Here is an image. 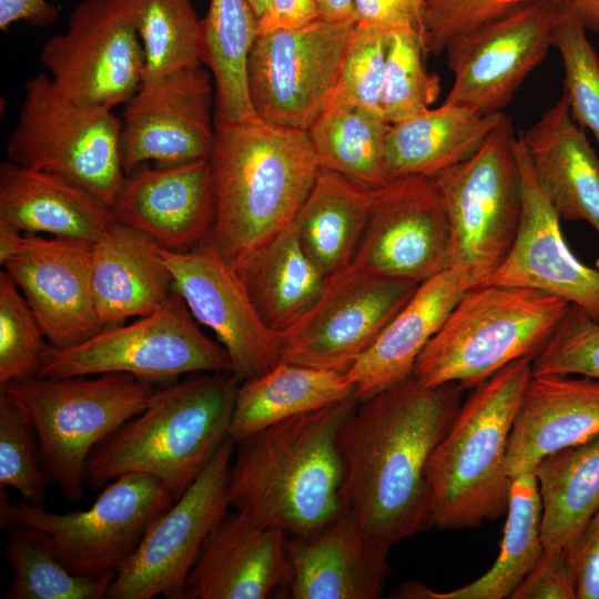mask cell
<instances>
[{
	"label": "cell",
	"mask_w": 599,
	"mask_h": 599,
	"mask_svg": "<svg viewBox=\"0 0 599 599\" xmlns=\"http://www.w3.org/2000/svg\"><path fill=\"white\" fill-rule=\"evenodd\" d=\"M318 19L316 0H270L266 11L258 18V33L297 29Z\"/></svg>",
	"instance_id": "obj_50"
},
{
	"label": "cell",
	"mask_w": 599,
	"mask_h": 599,
	"mask_svg": "<svg viewBox=\"0 0 599 599\" xmlns=\"http://www.w3.org/2000/svg\"><path fill=\"white\" fill-rule=\"evenodd\" d=\"M139 34L144 79L202 64L200 21L191 0H121Z\"/></svg>",
	"instance_id": "obj_39"
},
{
	"label": "cell",
	"mask_w": 599,
	"mask_h": 599,
	"mask_svg": "<svg viewBox=\"0 0 599 599\" xmlns=\"http://www.w3.org/2000/svg\"><path fill=\"white\" fill-rule=\"evenodd\" d=\"M316 2L321 19L331 22H355L354 0H316Z\"/></svg>",
	"instance_id": "obj_54"
},
{
	"label": "cell",
	"mask_w": 599,
	"mask_h": 599,
	"mask_svg": "<svg viewBox=\"0 0 599 599\" xmlns=\"http://www.w3.org/2000/svg\"><path fill=\"white\" fill-rule=\"evenodd\" d=\"M349 267L418 284L451 267L449 221L433 177H397L376 190Z\"/></svg>",
	"instance_id": "obj_17"
},
{
	"label": "cell",
	"mask_w": 599,
	"mask_h": 599,
	"mask_svg": "<svg viewBox=\"0 0 599 599\" xmlns=\"http://www.w3.org/2000/svg\"><path fill=\"white\" fill-rule=\"evenodd\" d=\"M353 396L344 373L281 361L264 375L241 383L229 437L236 444L280 420Z\"/></svg>",
	"instance_id": "obj_34"
},
{
	"label": "cell",
	"mask_w": 599,
	"mask_h": 599,
	"mask_svg": "<svg viewBox=\"0 0 599 599\" xmlns=\"http://www.w3.org/2000/svg\"><path fill=\"white\" fill-rule=\"evenodd\" d=\"M160 250L174 291L193 317L213 331L242 382L281 362V335L264 324L237 271L207 238L184 252Z\"/></svg>",
	"instance_id": "obj_19"
},
{
	"label": "cell",
	"mask_w": 599,
	"mask_h": 599,
	"mask_svg": "<svg viewBox=\"0 0 599 599\" xmlns=\"http://www.w3.org/2000/svg\"><path fill=\"white\" fill-rule=\"evenodd\" d=\"M49 481L30 423L0 392V487H11L22 500L40 504Z\"/></svg>",
	"instance_id": "obj_43"
},
{
	"label": "cell",
	"mask_w": 599,
	"mask_h": 599,
	"mask_svg": "<svg viewBox=\"0 0 599 599\" xmlns=\"http://www.w3.org/2000/svg\"><path fill=\"white\" fill-rule=\"evenodd\" d=\"M392 546L368 535L352 510L287 541L292 599H377L388 578Z\"/></svg>",
	"instance_id": "obj_23"
},
{
	"label": "cell",
	"mask_w": 599,
	"mask_h": 599,
	"mask_svg": "<svg viewBox=\"0 0 599 599\" xmlns=\"http://www.w3.org/2000/svg\"><path fill=\"white\" fill-rule=\"evenodd\" d=\"M112 212L118 222L161 247L193 248L209 237L215 217L209 158L169 166L139 165L125 175Z\"/></svg>",
	"instance_id": "obj_22"
},
{
	"label": "cell",
	"mask_w": 599,
	"mask_h": 599,
	"mask_svg": "<svg viewBox=\"0 0 599 599\" xmlns=\"http://www.w3.org/2000/svg\"><path fill=\"white\" fill-rule=\"evenodd\" d=\"M354 396L280 420L236 443L229 500L251 520L304 536L346 506L337 434Z\"/></svg>",
	"instance_id": "obj_2"
},
{
	"label": "cell",
	"mask_w": 599,
	"mask_h": 599,
	"mask_svg": "<svg viewBox=\"0 0 599 599\" xmlns=\"http://www.w3.org/2000/svg\"><path fill=\"white\" fill-rule=\"evenodd\" d=\"M509 599H577L566 550L544 548Z\"/></svg>",
	"instance_id": "obj_47"
},
{
	"label": "cell",
	"mask_w": 599,
	"mask_h": 599,
	"mask_svg": "<svg viewBox=\"0 0 599 599\" xmlns=\"http://www.w3.org/2000/svg\"><path fill=\"white\" fill-rule=\"evenodd\" d=\"M535 179L560 219L599 234V158L562 94L519 134Z\"/></svg>",
	"instance_id": "obj_27"
},
{
	"label": "cell",
	"mask_w": 599,
	"mask_h": 599,
	"mask_svg": "<svg viewBox=\"0 0 599 599\" xmlns=\"http://www.w3.org/2000/svg\"><path fill=\"white\" fill-rule=\"evenodd\" d=\"M465 390L458 383L425 387L409 376L358 402L342 424L346 506L375 539L393 546L434 527L426 465Z\"/></svg>",
	"instance_id": "obj_1"
},
{
	"label": "cell",
	"mask_w": 599,
	"mask_h": 599,
	"mask_svg": "<svg viewBox=\"0 0 599 599\" xmlns=\"http://www.w3.org/2000/svg\"><path fill=\"white\" fill-rule=\"evenodd\" d=\"M418 286L351 267L327 277L314 306L281 334V361L347 372Z\"/></svg>",
	"instance_id": "obj_15"
},
{
	"label": "cell",
	"mask_w": 599,
	"mask_h": 599,
	"mask_svg": "<svg viewBox=\"0 0 599 599\" xmlns=\"http://www.w3.org/2000/svg\"><path fill=\"white\" fill-rule=\"evenodd\" d=\"M174 291L156 311L124 326H109L64 348L48 345L38 377L124 373L146 382L189 373L233 372L225 348L206 336Z\"/></svg>",
	"instance_id": "obj_9"
},
{
	"label": "cell",
	"mask_w": 599,
	"mask_h": 599,
	"mask_svg": "<svg viewBox=\"0 0 599 599\" xmlns=\"http://www.w3.org/2000/svg\"><path fill=\"white\" fill-rule=\"evenodd\" d=\"M24 241L22 231L16 225L0 220V263L3 266L21 250Z\"/></svg>",
	"instance_id": "obj_52"
},
{
	"label": "cell",
	"mask_w": 599,
	"mask_h": 599,
	"mask_svg": "<svg viewBox=\"0 0 599 599\" xmlns=\"http://www.w3.org/2000/svg\"><path fill=\"white\" fill-rule=\"evenodd\" d=\"M423 35L410 29L389 31L380 111L396 123L432 106L440 94L439 77L425 65Z\"/></svg>",
	"instance_id": "obj_40"
},
{
	"label": "cell",
	"mask_w": 599,
	"mask_h": 599,
	"mask_svg": "<svg viewBox=\"0 0 599 599\" xmlns=\"http://www.w3.org/2000/svg\"><path fill=\"white\" fill-rule=\"evenodd\" d=\"M6 552L13 580L4 599H101L106 598L115 573L91 577L72 571L58 557L49 537L34 528H7Z\"/></svg>",
	"instance_id": "obj_38"
},
{
	"label": "cell",
	"mask_w": 599,
	"mask_h": 599,
	"mask_svg": "<svg viewBox=\"0 0 599 599\" xmlns=\"http://www.w3.org/2000/svg\"><path fill=\"white\" fill-rule=\"evenodd\" d=\"M389 128L390 124L380 114L331 104L306 132L321 170L380 187L390 181L386 170Z\"/></svg>",
	"instance_id": "obj_37"
},
{
	"label": "cell",
	"mask_w": 599,
	"mask_h": 599,
	"mask_svg": "<svg viewBox=\"0 0 599 599\" xmlns=\"http://www.w3.org/2000/svg\"><path fill=\"white\" fill-rule=\"evenodd\" d=\"M155 390L153 383L124 373L37 376L0 387L30 423L50 481L71 501L83 495L94 448L141 413Z\"/></svg>",
	"instance_id": "obj_7"
},
{
	"label": "cell",
	"mask_w": 599,
	"mask_h": 599,
	"mask_svg": "<svg viewBox=\"0 0 599 599\" xmlns=\"http://www.w3.org/2000/svg\"><path fill=\"white\" fill-rule=\"evenodd\" d=\"M444 102L390 124L386 139L389 180L436 174L473 156L504 118Z\"/></svg>",
	"instance_id": "obj_30"
},
{
	"label": "cell",
	"mask_w": 599,
	"mask_h": 599,
	"mask_svg": "<svg viewBox=\"0 0 599 599\" xmlns=\"http://www.w3.org/2000/svg\"><path fill=\"white\" fill-rule=\"evenodd\" d=\"M597 268H599V265L597 266Z\"/></svg>",
	"instance_id": "obj_56"
},
{
	"label": "cell",
	"mask_w": 599,
	"mask_h": 599,
	"mask_svg": "<svg viewBox=\"0 0 599 599\" xmlns=\"http://www.w3.org/2000/svg\"><path fill=\"white\" fill-rule=\"evenodd\" d=\"M531 365L532 375H579L599 379V317L569 304Z\"/></svg>",
	"instance_id": "obj_45"
},
{
	"label": "cell",
	"mask_w": 599,
	"mask_h": 599,
	"mask_svg": "<svg viewBox=\"0 0 599 599\" xmlns=\"http://www.w3.org/2000/svg\"><path fill=\"white\" fill-rule=\"evenodd\" d=\"M515 150L522 192L518 231L504 261L479 285L544 292L599 317V268L579 261L566 243L560 216L535 179L520 135Z\"/></svg>",
	"instance_id": "obj_20"
},
{
	"label": "cell",
	"mask_w": 599,
	"mask_h": 599,
	"mask_svg": "<svg viewBox=\"0 0 599 599\" xmlns=\"http://www.w3.org/2000/svg\"><path fill=\"white\" fill-rule=\"evenodd\" d=\"M355 26L318 19L258 33L246 65L257 118L306 131L331 100Z\"/></svg>",
	"instance_id": "obj_12"
},
{
	"label": "cell",
	"mask_w": 599,
	"mask_h": 599,
	"mask_svg": "<svg viewBox=\"0 0 599 599\" xmlns=\"http://www.w3.org/2000/svg\"><path fill=\"white\" fill-rule=\"evenodd\" d=\"M536 1L542 0H425L423 38L426 51L439 54L457 39Z\"/></svg>",
	"instance_id": "obj_46"
},
{
	"label": "cell",
	"mask_w": 599,
	"mask_h": 599,
	"mask_svg": "<svg viewBox=\"0 0 599 599\" xmlns=\"http://www.w3.org/2000/svg\"><path fill=\"white\" fill-rule=\"evenodd\" d=\"M532 359H517L470 389L426 465L434 527L469 529L506 514V454Z\"/></svg>",
	"instance_id": "obj_5"
},
{
	"label": "cell",
	"mask_w": 599,
	"mask_h": 599,
	"mask_svg": "<svg viewBox=\"0 0 599 599\" xmlns=\"http://www.w3.org/2000/svg\"><path fill=\"white\" fill-rule=\"evenodd\" d=\"M425 0H354L356 24L424 34Z\"/></svg>",
	"instance_id": "obj_48"
},
{
	"label": "cell",
	"mask_w": 599,
	"mask_h": 599,
	"mask_svg": "<svg viewBox=\"0 0 599 599\" xmlns=\"http://www.w3.org/2000/svg\"><path fill=\"white\" fill-rule=\"evenodd\" d=\"M174 501L158 478L138 473L111 480L88 509L64 514L24 500L12 504L0 487V522L6 529L22 525L44 532L68 568L100 577L118 572Z\"/></svg>",
	"instance_id": "obj_10"
},
{
	"label": "cell",
	"mask_w": 599,
	"mask_h": 599,
	"mask_svg": "<svg viewBox=\"0 0 599 599\" xmlns=\"http://www.w3.org/2000/svg\"><path fill=\"white\" fill-rule=\"evenodd\" d=\"M250 2L258 19L266 11L270 0H250Z\"/></svg>",
	"instance_id": "obj_55"
},
{
	"label": "cell",
	"mask_w": 599,
	"mask_h": 599,
	"mask_svg": "<svg viewBox=\"0 0 599 599\" xmlns=\"http://www.w3.org/2000/svg\"><path fill=\"white\" fill-rule=\"evenodd\" d=\"M40 61L70 99L112 110L124 104L144 79V53L121 0H83L65 32L43 44Z\"/></svg>",
	"instance_id": "obj_14"
},
{
	"label": "cell",
	"mask_w": 599,
	"mask_h": 599,
	"mask_svg": "<svg viewBox=\"0 0 599 599\" xmlns=\"http://www.w3.org/2000/svg\"><path fill=\"white\" fill-rule=\"evenodd\" d=\"M577 599H599V510L566 549Z\"/></svg>",
	"instance_id": "obj_49"
},
{
	"label": "cell",
	"mask_w": 599,
	"mask_h": 599,
	"mask_svg": "<svg viewBox=\"0 0 599 599\" xmlns=\"http://www.w3.org/2000/svg\"><path fill=\"white\" fill-rule=\"evenodd\" d=\"M581 24L599 34V0H559Z\"/></svg>",
	"instance_id": "obj_53"
},
{
	"label": "cell",
	"mask_w": 599,
	"mask_h": 599,
	"mask_svg": "<svg viewBox=\"0 0 599 599\" xmlns=\"http://www.w3.org/2000/svg\"><path fill=\"white\" fill-rule=\"evenodd\" d=\"M586 28L561 3L552 47L562 61L564 95L573 120L590 130L599 143V55Z\"/></svg>",
	"instance_id": "obj_41"
},
{
	"label": "cell",
	"mask_w": 599,
	"mask_h": 599,
	"mask_svg": "<svg viewBox=\"0 0 599 599\" xmlns=\"http://www.w3.org/2000/svg\"><path fill=\"white\" fill-rule=\"evenodd\" d=\"M377 189L335 172L319 171L293 225L305 254L324 276L352 264Z\"/></svg>",
	"instance_id": "obj_31"
},
{
	"label": "cell",
	"mask_w": 599,
	"mask_h": 599,
	"mask_svg": "<svg viewBox=\"0 0 599 599\" xmlns=\"http://www.w3.org/2000/svg\"><path fill=\"white\" fill-rule=\"evenodd\" d=\"M241 383L233 372H207L156 389L141 413L94 448L85 479L101 486L145 474L179 499L227 439Z\"/></svg>",
	"instance_id": "obj_4"
},
{
	"label": "cell",
	"mask_w": 599,
	"mask_h": 599,
	"mask_svg": "<svg viewBox=\"0 0 599 599\" xmlns=\"http://www.w3.org/2000/svg\"><path fill=\"white\" fill-rule=\"evenodd\" d=\"M507 519L498 556L480 577L449 591H435L423 582L400 583L395 599H504L522 581L544 551L542 507L534 471L512 478Z\"/></svg>",
	"instance_id": "obj_32"
},
{
	"label": "cell",
	"mask_w": 599,
	"mask_h": 599,
	"mask_svg": "<svg viewBox=\"0 0 599 599\" xmlns=\"http://www.w3.org/2000/svg\"><path fill=\"white\" fill-rule=\"evenodd\" d=\"M235 443L227 437L193 484L149 527L115 573L106 598L185 599L191 569L231 506L227 487Z\"/></svg>",
	"instance_id": "obj_13"
},
{
	"label": "cell",
	"mask_w": 599,
	"mask_h": 599,
	"mask_svg": "<svg viewBox=\"0 0 599 599\" xmlns=\"http://www.w3.org/2000/svg\"><path fill=\"white\" fill-rule=\"evenodd\" d=\"M59 12L47 0H0V29L6 31L11 24L24 21L34 27H48L55 21Z\"/></svg>",
	"instance_id": "obj_51"
},
{
	"label": "cell",
	"mask_w": 599,
	"mask_h": 599,
	"mask_svg": "<svg viewBox=\"0 0 599 599\" xmlns=\"http://www.w3.org/2000/svg\"><path fill=\"white\" fill-rule=\"evenodd\" d=\"M23 88L8 160L61 176L112 209L125 179L121 120L109 109L70 99L44 73Z\"/></svg>",
	"instance_id": "obj_8"
},
{
	"label": "cell",
	"mask_w": 599,
	"mask_h": 599,
	"mask_svg": "<svg viewBox=\"0 0 599 599\" xmlns=\"http://www.w3.org/2000/svg\"><path fill=\"white\" fill-rule=\"evenodd\" d=\"M568 306L530 288L474 286L425 346L412 376L425 387L458 383L470 390L517 359H534Z\"/></svg>",
	"instance_id": "obj_6"
},
{
	"label": "cell",
	"mask_w": 599,
	"mask_h": 599,
	"mask_svg": "<svg viewBox=\"0 0 599 599\" xmlns=\"http://www.w3.org/2000/svg\"><path fill=\"white\" fill-rule=\"evenodd\" d=\"M599 435V379L546 374L528 380L508 439L506 471H534L545 457Z\"/></svg>",
	"instance_id": "obj_25"
},
{
	"label": "cell",
	"mask_w": 599,
	"mask_h": 599,
	"mask_svg": "<svg viewBox=\"0 0 599 599\" xmlns=\"http://www.w3.org/2000/svg\"><path fill=\"white\" fill-rule=\"evenodd\" d=\"M258 33V19L250 0H210L200 21V60L214 81L216 123L257 118L253 109L246 65Z\"/></svg>",
	"instance_id": "obj_35"
},
{
	"label": "cell",
	"mask_w": 599,
	"mask_h": 599,
	"mask_svg": "<svg viewBox=\"0 0 599 599\" xmlns=\"http://www.w3.org/2000/svg\"><path fill=\"white\" fill-rule=\"evenodd\" d=\"M545 548L568 549L599 510V435L536 466Z\"/></svg>",
	"instance_id": "obj_36"
},
{
	"label": "cell",
	"mask_w": 599,
	"mask_h": 599,
	"mask_svg": "<svg viewBox=\"0 0 599 599\" xmlns=\"http://www.w3.org/2000/svg\"><path fill=\"white\" fill-rule=\"evenodd\" d=\"M91 245L26 233L21 250L3 265L50 346L71 347L102 329L91 282Z\"/></svg>",
	"instance_id": "obj_21"
},
{
	"label": "cell",
	"mask_w": 599,
	"mask_h": 599,
	"mask_svg": "<svg viewBox=\"0 0 599 599\" xmlns=\"http://www.w3.org/2000/svg\"><path fill=\"white\" fill-rule=\"evenodd\" d=\"M288 577L287 534L235 510L204 541L185 599H266L286 589Z\"/></svg>",
	"instance_id": "obj_24"
},
{
	"label": "cell",
	"mask_w": 599,
	"mask_h": 599,
	"mask_svg": "<svg viewBox=\"0 0 599 599\" xmlns=\"http://www.w3.org/2000/svg\"><path fill=\"white\" fill-rule=\"evenodd\" d=\"M43 333L22 292L7 271L0 272V387L38 376Z\"/></svg>",
	"instance_id": "obj_42"
},
{
	"label": "cell",
	"mask_w": 599,
	"mask_h": 599,
	"mask_svg": "<svg viewBox=\"0 0 599 599\" xmlns=\"http://www.w3.org/2000/svg\"><path fill=\"white\" fill-rule=\"evenodd\" d=\"M477 285L457 265L419 284L373 345L344 373L355 398L364 400L412 376L425 346L463 295Z\"/></svg>",
	"instance_id": "obj_26"
},
{
	"label": "cell",
	"mask_w": 599,
	"mask_h": 599,
	"mask_svg": "<svg viewBox=\"0 0 599 599\" xmlns=\"http://www.w3.org/2000/svg\"><path fill=\"white\" fill-rule=\"evenodd\" d=\"M235 270L264 324L280 335L314 306L327 281L302 248L293 223Z\"/></svg>",
	"instance_id": "obj_33"
},
{
	"label": "cell",
	"mask_w": 599,
	"mask_h": 599,
	"mask_svg": "<svg viewBox=\"0 0 599 599\" xmlns=\"http://www.w3.org/2000/svg\"><path fill=\"white\" fill-rule=\"evenodd\" d=\"M214 109V81L203 64L143 80L122 113L125 175L143 163L169 166L209 158Z\"/></svg>",
	"instance_id": "obj_18"
},
{
	"label": "cell",
	"mask_w": 599,
	"mask_h": 599,
	"mask_svg": "<svg viewBox=\"0 0 599 599\" xmlns=\"http://www.w3.org/2000/svg\"><path fill=\"white\" fill-rule=\"evenodd\" d=\"M91 282L102 329L156 311L174 292L160 245L118 221L91 245Z\"/></svg>",
	"instance_id": "obj_28"
},
{
	"label": "cell",
	"mask_w": 599,
	"mask_h": 599,
	"mask_svg": "<svg viewBox=\"0 0 599 599\" xmlns=\"http://www.w3.org/2000/svg\"><path fill=\"white\" fill-rule=\"evenodd\" d=\"M0 220L24 233L91 244L116 221L112 209L80 186L9 160L0 165Z\"/></svg>",
	"instance_id": "obj_29"
},
{
	"label": "cell",
	"mask_w": 599,
	"mask_h": 599,
	"mask_svg": "<svg viewBox=\"0 0 599 599\" xmlns=\"http://www.w3.org/2000/svg\"><path fill=\"white\" fill-rule=\"evenodd\" d=\"M511 120L504 115L469 159L432 176L451 232V266L480 282L509 252L518 231L521 177Z\"/></svg>",
	"instance_id": "obj_11"
},
{
	"label": "cell",
	"mask_w": 599,
	"mask_h": 599,
	"mask_svg": "<svg viewBox=\"0 0 599 599\" xmlns=\"http://www.w3.org/2000/svg\"><path fill=\"white\" fill-rule=\"evenodd\" d=\"M558 0L520 6L446 48L454 82L444 102L501 112L552 47Z\"/></svg>",
	"instance_id": "obj_16"
},
{
	"label": "cell",
	"mask_w": 599,
	"mask_h": 599,
	"mask_svg": "<svg viewBox=\"0 0 599 599\" xmlns=\"http://www.w3.org/2000/svg\"><path fill=\"white\" fill-rule=\"evenodd\" d=\"M388 35L389 31L383 29L355 26L338 80L327 105L355 106L383 116L379 102Z\"/></svg>",
	"instance_id": "obj_44"
},
{
	"label": "cell",
	"mask_w": 599,
	"mask_h": 599,
	"mask_svg": "<svg viewBox=\"0 0 599 599\" xmlns=\"http://www.w3.org/2000/svg\"><path fill=\"white\" fill-rule=\"evenodd\" d=\"M209 161L207 240L235 268L293 223L321 171L306 131L258 118L216 123Z\"/></svg>",
	"instance_id": "obj_3"
}]
</instances>
